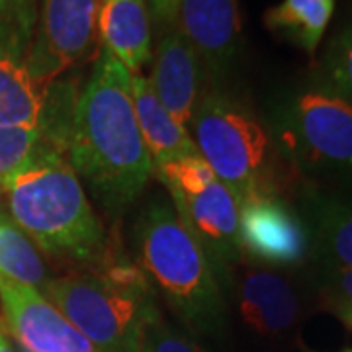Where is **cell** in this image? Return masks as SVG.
<instances>
[{
  "mask_svg": "<svg viewBox=\"0 0 352 352\" xmlns=\"http://www.w3.org/2000/svg\"><path fill=\"white\" fill-rule=\"evenodd\" d=\"M131 98L139 131L151 155L155 168L198 155L188 129L176 124L159 102L151 82L141 73H131Z\"/></svg>",
  "mask_w": 352,
  "mask_h": 352,
  "instance_id": "obj_16",
  "label": "cell"
},
{
  "mask_svg": "<svg viewBox=\"0 0 352 352\" xmlns=\"http://www.w3.org/2000/svg\"><path fill=\"white\" fill-rule=\"evenodd\" d=\"M151 61L153 71L147 78L157 98L176 124L190 129L196 106L206 92L204 80L208 76L198 53L173 25L159 34Z\"/></svg>",
  "mask_w": 352,
  "mask_h": 352,
  "instance_id": "obj_14",
  "label": "cell"
},
{
  "mask_svg": "<svg viewBox=\"0 0 352 352\" xmlns=\"http://www.w3.org/2000/svg\"><path fill=\"white\" fill-rule=\"evenodd\" d=\"M346 352H352V351H346Z\"/></svg>",
  "mask_w": 352,
  "mask_h": 352,
  "instance_id": "obj_29",
  "label": "cell"
},
{
  "mask_svg": "<svg viewBox=\"0 0 352 352\" xmlns=\"http://www.w3.org/2000/svg\"><path fill=\"white\" fill-rule=\"evenodd\" d=\"M176 214L198 239L226 289L229 272L245 258L239 239V201L217 178L194 194L166 190Z\"/></svg>",
  "mask_w": 352,
  "mask_h": 352,
  "instance_id": "obj_9",
  "label": "cell"
},
{
  "mask_svg": "<svg viewBox=\"0 0 352 352\" xmlns=\"http://www.w3.org/2000/svg\"><path fill=\"white\" fill-rule=\"evenodd\" d=\"M311 249L323 268L352 270V206L314 196L307 204Z\"/></svg>",
  "mask_w": 352,
  "mask_h": 352,
  "instance_id": "obj_17",
  "label": "cell"
},
{
  "mask_svg": "<svg viewBox=\"0 0 352 352\" xmlns=\"http://www.w3.org/2000/svg\"><path fill=\"white\" fill-rule=\"evenodd\" d=\"M50 149H63L65 143L41 127L0 126V194L8 180Z\"/></svg>",
  "mask_w": 352,
  "mask_h": 352,
  "instance_id": "obj_20",
  "label": "cell"
},
{
  "mask_svg": "<svg viewBox=\"0 0 352 352\" xmlns=\"http://www.w3.org/2000/svg\"><path fill=\"white\" fill-rule=\"evenodd\" d=\"M226 292H233L247 327L264 337L284 335L300 319V296L289 278L249 256L229 272Z\"/></svg>",
  "mask_w": 352,
  "mask_h": 352,
  "instance_id": "obj_12",
  "label": "cell"
},
{
  "mask_svg": "<svg viewBox=\"0 0 352 352\" xmlns=\"http://www.w3.org/2000/svg\"><path fill=\"white\" fill-rule=\"evenodd\" d=\"M327 69L333 90L352 102V25L346 28L339 39L331 45Z\"/></svg>",
  "mask_w": 352,
  "mask_h": 352,
  "instance_id": "obj_23",
  "label": "cell"
},
{
  "mask_svg": "<svg viewBox=\"0 0 352 352\" xmlns=\"http://www.w3.org/2000/svg\"><path fill=\"white\" fill-rule=\"evenodd\" d=\"M335 314L339 317L340 321L346 325L349 329H352V305H346V307H339V309H335Z\"/></svg>",
  "mask_w": 352,
  "mask_h": 352,
  "instance_id": "obj_26",
  "label": "cell"
},
{
  "mask_svg": "<svg viewBox=\"0 0 352 352\" xmlns=\"http://www.w3.org/2000/svg\"><path fill=\"white\" fill-rule=\"evenodd\" d=\"M319 289L331 311L352 305V270L351 268H323L321 278H319Z\"/></svg>",
  "mask_w": 352,
  "mask_h": 352,
  "instance_id": "obj_24",
  "label": "cell"
},
{
  "mask_svg": "<svg viewBox=\"0 0 352 352\" xmlns=\"http://www.w3.org/2000/svg\"><path fill=\"white\" fill-rule=\"evenodd\" d=\"M6 210L39 251L96 268L112 243L63 149H50L8 180Z\"/></svg>",
  "mask_w": 352,
  "mask_h": 352,
  "instance_id": "obj_2",
  "label": "cell"
},
{
  "mask_svg": "<svg viewBox=\"0 0 352 352\" xmlns=\"http://www.w3.org/2000/svg\"><path fill=\"white\" fill-rule=\"evenodd\" d=\"M176 30L198 53L206 75L223 76L241 50L237 0H180Z\"/></svg>",
  "mask_w": 352,
  "mask_h": 352,
  "instance_id": "obj_13",
  "label": "cell"
},
{
  "mask_svg": "<svg viewBox=\"0 0 352 352\" xmlns=\"http://www.w3.org/2000/svg\"><path fill=\"white\" fill-rule=\"evenodd\" d=\"M67 159L110 215L138 201L155 175L135 118L131 73L102 45L76 98Z\"/></svg>",
  "mask_w": 352,
  "mask_h": 352,
  "instance_id": "obj_1",
  "label": "cell"
},
{
  "mask_svg": "<svg viewBox=\"0 0 352 352\" xmlns=\"http://www.w3.org/2000/svg\"><path fill=\"white\" fill-rule=\"evenodd\" d=\"M239 239L245 256L270 266H294L311 252L309 227L280 196L241 204Z\"/></svg>",
  "mask_w": 352,
  "mask_h": 352,
  "instance_id": "obj_10",
  "label": "cell"
},
{
  "mask_svg": "<svg viewBox=\"0 0 352 352\" xmlns=\"http://www.w3.org/2000/svg\"><path fill=\"white\" fill-rule=\"evenodd\" d=\"M76 98L75 82H38L24 61L0 51V126L41 127L67 147Z\"/></svg>",
  "mask_w": 352,
  "mask_h": 352,
  "instance_id": "obj_8",
  "label": "cell"
},
{
  "mask_svg": "<svg viewBox=\"0 0 352 352\" xmlns=\"http://www.w3.org/2000/svg\"><path fill=\"white\" fill-rule=\"evenodd\" d=\"M196 151L237 201L278 196V153L263 122L223 90H206L190 124Z\"/></svg>",
  "mask_w": 352,
  "mask_h": 352,
  "instance_id": "obj_5",
  "label": "cell"
},
{
  "mask_svg": "<svg viewBox=\"0 0 352 352\" xmlns=\"http://www.w3.org/2000/svg\"><path fill=\"white\" fill-rule=\"evenodd\" d=\"M133 243L138 266L190 333L217 337L227 317L226 289L198 239L182 223L168 198L145 204Z\"/></svg>",
  "mask_w": 352,
  "mask_h": 352,
  "instance_id": "obj_3",
  "label": "cell"
},
{
  "mask_svg": "<svg viewBox=\"0 0 352 352\" xmlns=\"http://www.w3.org/2000/svg\"><path fill=\"white\" fill-rule=\"evenodd\" d=\"M335 12V0H282L264 14V25L314 55Z\"/></svg>",
  "mask_w": 352,
  "mask_h": 352,
  "instance_id": "obj_18",
  "label": "cell"
},
{
  "mask_svg": "<svg viewBox=\"0 0 352 352\" xmlns=\"http://www.w3.org/2000/svg\"><path fill=\"white\" fill-rule=\"evenodd\" d=\"M102 0H39L24 65L38 82H53L92 50Z\"/></svg>",
  "mask_w": 352,
  "mask_h": 352,
  "instance_id": "obj_7",
  "label": "cell"
},
{
  "mask_svg": "<svg viewBox=\"0 0 352 352\" xmlns=\"http://www.w3.org/2000/svg\"><path fill=\"white\" fill-rule=\"evenodd\" d=\"M143 352H208L192 335L178 331L170 325L163 315L159 305L155 307L147 319L143 333Z\"/></svg>",
  "mask_w": 352,
  "mask_h": 352,
  "instance_id": "obj_22",
  "label": "cell"
},
{
  "mask_svg": "<svg viewBox=\"0 0 352 352\" xmlns=\"http://www.w3.org/2000/svg\"><path fill=\"white\" fill-rule=\"evenodd\" d=\"M2 339H4V335H2V333H0V342H2Z\"/></svg>",
  "mask_w": 352,
  "mask_h": 352,
  "instance_id": "obj_28",
  "label": "cell"
},
{
  "mask_svg": "<svg viewBox=\"0 0 352 352\" xmlns=\"http://www.w3.org/2000/svg\"><path fill=\"white\" fill-rule=\"evenodd\" d=\"M0 276L43 292L50 272L39 249L10 217L0 214Z\"/></svg>",
  "mask_w": 352,
  "mask_h": 352,
  "instance_id": "obj_19",
  "label": "cell"
},
{
  "mask_svg": "<svg viewBox=\"0 0 352 352\" xmlns=\"http://www.w3.org/2000/svg\"><path fill=\"white\" fill-rule=\"evenodd\" d=\"M0 352H14L12 346L8 344V340L2 339V342H0Z\"/></svg>",
  "mask_w": 352,
  "mask_h": 352,
  "instance_id": "obj_27",
  "label": "cell"
},
{
  "mask_svg": "<svg viewBox=\"0 0 352 352\" xmlns=\"http://www.w3.org/2000/svg\"><path fill=\"white\" fill-rule=\"evenodd\" d=\"M98 270L51 278L43 296L98 352H143V333L157 307L151 284L138 264L113 256Z\"/></svg>",
  "mask_w": 352,
  "mask_h": 352,
  "instance_id": "obj_4",
  "label": "cell"
},
{
  "mask_svg": "<svg viewBox=\"0 0 352 352\" xmlns=\"http://www.w3.org/2000/svg\"><path fill=\"white\" fill-rule=\"evenodd\" d=\"M102 47L129 73H141L153 57V24L147 0H102L98 14Z\"/></svg>",
  "mask_w": 352,
  "mask_h": 352,
  "instance_id": "obj_15",
  "label": "cell"
},
{
  "mask_svg": "<svg viewBox=\"0 0 352 352\" xmlns=\"http://www.w3.org/2000/svg\"><path fill=\"white\" fill-rule=\"evenodd\" d=\"M147 2H149V12H151V24L159 34L175 25L180 0H147Z\"/></svg>",
  "mask_w": 352,
  "mask_h": 352,
  "instance_id": "obj_25",
  "label": "cell"
},
{
  "mask_svg": "<svg viewBox=\"0 0 352 352\" xmlns=\"http://www.w3.org/2000/svg\"><path fill=\"white\" fill-rule=\"evenodd\" d=\"M0 307L24 352H98L36 288L0 276Z\"/></svg>",
  "mask_w": 352,
  "mask_h": 352,
  "instance_id": "obj_11",
  "label": "cell"
},
{
  "mask_svg": "<svg viewBox=\"0 0 352 352\" xmlns=\"http://www.w3.org/2000/svg\"><path fill=\"white\" fill-rule=\"evenodd\" d=\"M282 143L302 168L352 175V102L329 87L303 90L284 112Z\"/></svg>",
  "mask_w": 352,
  "mask_h": 352,
  "instance_id": "obj_6",
  "label": "cell"
},
{
  "mask_svg": "<svg viewBox=\"0 0 352 352\" xmlns=\"http://www.w3.org/2000/svg\"><path fill=\"white\" fill-rule=\"evenodd\" d=\"M39 0H0V51L24 61L38 22Z\"/></svg>",
  "mask_w": 352,
  "mask_h": 352,
  "instance_id": "obj_21",
  "label": "cell"
}]
</instances>
